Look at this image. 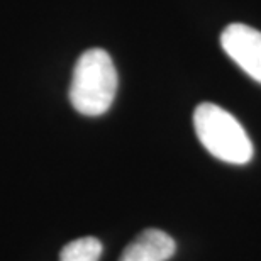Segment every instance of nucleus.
<instances>
[{
  "mask_svg": "<svg viewBox=\"0 0 261 261\" xmlns=\"http://www.w3.org/2000/svg\"><path fill=\"white\" fill-rule=\"evenodd\" d=\"M175 251L173 238L160 229H148L124 249L119 261H168Z\"/></svg>",
  "mask_w": 261,
  "mask_h": 261,
  "instance_id": "4",
  "label": "nucleus"
},
{
  "mask_svg": "<svg viewBox=\"0 0 261 261\" xmlns=\"http://www.w3.org/2000/svg\"><path fill=\"white\" fill-rule=\"evenodd\" d=\"M194 127L202 146L217 160L244 165L253 158V144L246 130L216 103H200L195 109Z\"/></svg>",
  "mask_w": 261,
  "mask_h": 261,
  "instance_id": "2",
  "label": "nucleus"
},
{
  "mask_svg": "<svg viewBox=\"0 0 261 261\" xmlns=\"http://www.w3.org/2000/svg\"><path fill=\"white\" fill-rule=\"evenodd\" d=\"M117 92V71L111 55L88 49L78 58L70 85V102L76 112L97 117L111 109Z\"/></svg>",
  "mask_w": 261,
  "mask_h": 261,
  "instance_id": "1",
  "label": "nucleus"
},
{
  "mask_svg": "<svg viewBox=\"0 0 261 261\" xmlns=\"http://www.w3.org/2000/svg\"><path fill=\"white\" fill-rule=\"evenodd\" d=\"M102 254V243L97 238L87 236L68 243L61 249L60 261H98Z\"/></svg>",
  "mask_w": 261,
  "mask_h": 261,
  "instance_id": "5",
  "label": "nucleus"
},
{
  "mask_svg": "<svg viewBox=\"0 0 261 261\" xmlns=\"http://www.w3.org/2000/svg\"><path fill=\"white\" fill-rule=\"evenodd\" d=\"M221 44L234 63L261 83V33L246 24H231L222 31Z\"/></svg>",
  "mask_w": 261,
  "mask_h": 261,
  "instance_id": "3",
  "label": "nucleus"
}]
</instances>
